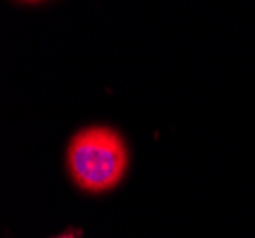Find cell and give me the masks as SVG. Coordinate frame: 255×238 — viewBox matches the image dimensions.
Instances as JSON below:
<instances>
[{"label":"cell","instance_id":"obj_2","mask_svg":"<svg viewBox=\"0 0 255 238\" xmlns=\"http://www.w3.org/2000/svg\"><path fill=\"white\" fill-rule=\"evenodd\" d=\"M53 238H80V233L69 229V231H65V233H61V235H57V237H53Z\"/></svg>","mask_w":255,"mask_h":238},{"label":"cell","instance_id":"obj_1","mask_svg":"<svg viewBox=\"0 0 255 238\" xmlns=\"http://www.w3.org/2000/svg\"><path fill=\"white\" fill-rule=\"evenodd\" d=\"M126 143L111 126H86L67 145V172L90 195L113 191L128 172Z\"/></svg>","mask_w":255,"mask_h":238}]
</instances>
